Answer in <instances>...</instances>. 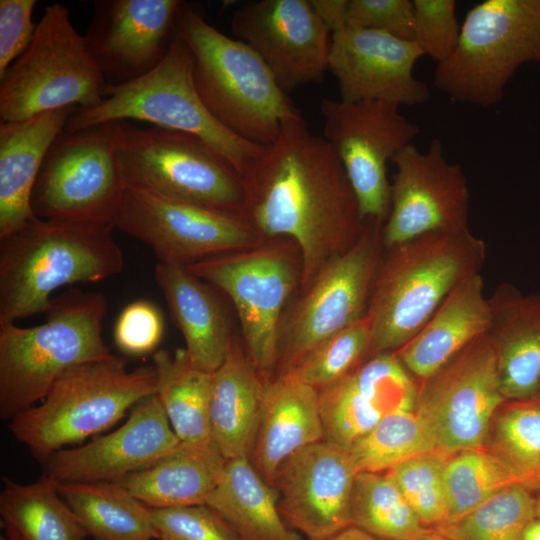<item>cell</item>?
<instances>
[{
  "label": "cell",
  "mask_w": 540,
  "mask_h": 540,
  "mask_svg": "<svg viewBox=\"0 0 540 540\" xmlns=\"http://www.w3.org/2000/svg\"><path fill=\"white\" fill-rule=\"evenodd\" d=\"M243 179L244 218L264 240L287 238L298 247L299 291L361 236L365 220L346 172L302 116L283 125Z\"/></svg>",
  "instance_id": "obj_1"
},
{
  "label": "cell",
  "mask_w": 540,
  "mask_h": 540,
  "mask_svg": "<svg viewBox=\"0 0 540 540\" xmlns=\"http://www.w3.org/2000/svg\"><path fill=\"white\" fill-rule=\"evenodd\" d=\"M486 256V243L470 229L384 248L365 314L371 329L366 359L404 346L454 288L481 273Z\"/></svg>",
  "instance_id": "obj_2"
},
{
  "label": "cell",
  "mask_w": 540,
  "mask_h": 540,
  "mask_svg": "<svg viewBox=\"0 0 540 540\" xmlns=\"http://www.w3.org/2000/svg\"><path fill=\"white\" fill-rule=\"evenodd\" d=\"M174 36L193 54L195 86L205 107L236 136L267 147L286 122L302 116L261 57L210 25L195 5L182 2Z\"/></svg>",
  "instance_id": "obj_3"
},
{
  "label": "cell",
  "mask_w": 540,
  "mask_h": 540,
  "mask_svg": "<svg viewBox=\"0 0 540 540\" xmlns=\"http://www.w3.org/2000/svg\"><path fill=\"white\" fill-rule=\"evenodd\" d=\"M113 227L36 220L0 239V324L46 313L51 295L124 269Z\"/></svg>",
  "instance_id": "obj_4"
},
{
  "label": "cell",
  "mask_w": 540,
  "mask_h": 540,
  "mask_svg": "<svg viewBox=\"0 0 540 540\" xmlns=\"http://www.w3.org/2000/svg\"><path fill=\"white\" fill-rule=\"evenodd\" d=\"M107 308L102 293L70 288L52 298L44 323L0 324L1 419L43 400L73 367L114 356L102 335Z\"/></svg>",
  "instance_id": "obj_5"
},
{
  "label": "cell",
  "mask_w": 540,
  "mask_h": 540,
  "mask_svg": "<svg viewBox=\"0 0 540 540\" xmlns=\"http://www.w3.org/2000/svg\"><path fill=\"white\" fill-rule=\"evenodd\" d=\"M127 364L126 358L114 355L73 367L56 381L40 405L10 420L11 434L43 461L107 430L139 402L156 394L153 365L129 370Z\"/></svg>",
  "instance_id": "obj_6"
},
{
  "label": "cell",
  "mask_w": 540,
  "mask_h": 540,
  "mask_svg": "<svg viewBox=\"0 0 540 540\" xmlns=\"http://www.w3.org/2000/svg\"><path fill=\"white\" fill-rule=\"evenodd\" d=\"M128 120L195 136L227 159L242 176L265 148L236 136L211 115L195 86L193 54L176 38L156 68L132 82L107 85L102 102L93 108L76 109L64 130Z\"/></svg>",
  "instance_id": "obj_7"
},
{
  "label": "cell",
  "mask_w": 540,
  "mask_h": 540,
  "mask_svg": "<svg viewBox=\"0 0 540 540\" xmlns=\"http://www.w3.org/2000/svg\"><path fill=\"white\" fill-rule=\"evenodd\" d=\"M116 143L126 188L244 218L243 176L202 140L118 121Z\"/></svg>",
  "instance_id": "obj_8"
},
{
  "label": "cell",
  "mask_w": 540,
  "mask_h": 540,
  "mask_svg": "<svg viewBox=\"0 0 540 540\" xmlns=\"http://www.w3.org/2000/svg\"><path fill=\"white\" fill-rule=\"evenodd\" d=\"M527 62H540V0H485L468 10L433 83L454 101L490 107Z\"/></svg>",
  "instance_id": "obj_9"
},
{
  "label": "cell",
  "mask_w": 540,
  "mask_h": 540,
  "mask_svg": "<svg viewBox=\"0 0 540 540\" xmlns=\"http://www.w3.org/2000/svg\"><path fill=\"white\" fill-rule=\"evenodd\" d=\"M106 87L70 11L54 3L45 8L29 47L0 79V119L18 122L57 109L93 108Z\"/></svg>",
  "instance_id": "obj_10"
},
{
  "label": "cell",
  "mask_w": 540,
  "mask_h": 540,
  "mask_svg": "<svg viewBox=\"0 0 540 540\" xmlns=\"http://www.w3.org/2000/svg\"><path fill=\"white\" fill-rule=\"evenodd\" d=\"M186 268L231 299L250 361L267 383L273 380L284 308L300 286L301 259L296 244L287 238L265 239L256 247Z\"/></svg>",
  "instance_id": "obj_11"
},
{
  "label": "cell",
  "mask_w": 540,
  "mask_h": 540,
  "mask_svg": "<svg viewBox=\"0 0 540 540\" xmlns=\"http://www.w3.org/2000/svg\"><path fill=\"white\" fill-rule=\"evenodd\" d=\"M116 138L117 122L63 130L50 146L34 184V215L115 228L126 191Z\"/></svg>",
  "instance_id": "obj_12"
},
{
  "label": "cell",
  "mask_w": 540,
  "mask_h": 540,
  "mask_svg": "<svg viewBox=\"0 0 540 540\" xmlns=\"http://www.w3.org/2000/svg\"><path fill=\"white\" fill-rule=\"evenodd\" d=\"M383 222L365 220L361 236L331 260L283 317L276 375H284L323 341L363 318L384 250Z\"/></svg>",
  "instance_id": "obj_13"
},
{
  "label": "cell",
  "mask_w": 540,
  "mask_h": 540,
  "mask_svg": "<svg viewBox=\"0 0 540 540\" xmlns=\"http://www.w3.org/2000/svg\"><path fill=\"white\" fill-rule=\"evenodd\" d=\"M420 382L414 411L437 450L453 455L482 448L495 414L507 401L500 390L497 356L488 333Z\"/></svg>",
  "instance_id": "obj_14"
},
{
  "label": "cell",
  "mask_w": 540,
  "mask_h": 540,
  "mask_svg": "<svg viewBox=\"0 0 540 540\" xmlns=\"http://www.w3.org/2000/svg\"><path fill=\"white\" fill-rule=\"evenodd\" d=\"M398 108L384 101L320 102L323 138L340 160L364 220L386 221L391 187L387 163L420 133Z\"/></svg>",
  "instance_id": "obj_15"
},
{
  "label": "cell",
  "mask_w": 540,
  "mask_h": 540,
  "mask_svg": "<svg viewBox=\"0 0 540 540\" xmlns=\"http://www.w3.org/2000/svg\"><path fill=\"white\" fill-rule=\"evenodd\" d=\"M115 228L147 245L159 263H193L260 245L244 218L126 188Z\"/></svg>",
  "instance_id": "obj_16"
},
{
  "label": "cell",
  "mask_w": 540,
  "mask_h": 540,
  "mask_svg": "<svg viewBox=\"0 0 540 540\" xmlns=\"http://www.w3.org/2000/svg\"><path fill=\"white\" fill-rule=\"evenodd\" d=\"M392 162L390 208L382 230L385 249L430 233L469 229L468 180L460 165L447 160L441 140L433 139L425 152L412 143Z\"/></svg>",
  "instance_id": "obj_17"
},
{
  "label": "cell",
  "mask_w": 540,
  "mask_h": 540,
  "mask_svg": "<svg viewBox=\"0 0 540 540\" xmlns=\"http://www.w3.org/2000/svg\"><path fill=\"white\" fill-rule=\"evenodd\" d=\"M231 31L265 62L286 93L320 82L328 69L331 33L310 0H258L232 15Z\"/></svg>",
  "instance_id": "obj_18"
},
{
  "label": "cell",
  "mask_w": 540,
  "mask_h": 540,
  "mask_svg": "<svg viewBox=\"0 0 540 540\" xmlns=\"http://www.w3.org/2000/svg\"><path fill=\"white\" fill-rule=\"evenodd\" d=\"M357 474L344 447L322 440L299 450L282 463L273 483L282 518L309 540H332L351 526Z\"/></svg>",
  "instance_id": "obj_19"
},
{
  "label": "cell",
  "mask_w": 540,
  "mask_h": 540,
  "mask_svg": "<svg viewBox=\"0 0 540 540\" xmlns=\"http://www.w3.org/2000/svg\"><path fill=\"white\" fill-rule=\"evenodd\" d=\"M180 0H97L85 39L107 85L156 68L175 40Z\"/></svg>",
  "instance_id": "obj_20"
},
{
  "label": "cell",
  "mask_w": 540,
  "mask_h": 540,
  "mask_svg": "<svg viewBox=\"0 0 540 540\" xmlns=\"http://www.w3.org/2000/svg\"><path fill=\"white\" fill-rule=\"evenodd\" d=\"M424 56L415 42L388 33L346 25L331 35L328 69L341 101H384L421 105L430 98L426 83L413 74Z\"/></svg>",
  "instance_id": "obj_21"
},
{
  "label": "cell",
  "mask_w": 540,
  "mask_h": 540,
  "mask_svg": "<svg viewBox=\"0 0 540 540\" xmlns=\"http://www.w3.org/2000/svg\"><path fill=\"white\" fill-rule=\"evenodd\" d=\"M179 443L155 394L134 406L115 431L51 454L43 460L45 473L59 483L119 482L165 456Z\"/></svg>",
  "instance_id": "obj_22"
},
{
  "label": "cell",
  "mask_w": 540,
  "mask_h": 540,
  "mask_svg": "<svg viewBox=\"0 0 540 540\" xmlns=\"http://www.w3.org/2000/svg\"><path fill=\"white\" fill-rule=\"evenodd\" d=\"M395 352L365 359L318 391L324 440L350 448L385 417L415 409L419 385Z\"/></svg>",
  "instance_id": "obj_23"
},
{
  "label": "cell",
  "mask_w": 540,
  "mask_h": 540,
  "mask_svg": "<svg viewBox=\"0 0 540 540\" xmlns=\"http://www.w3.org/2000/svg\"><path fill=\"white\" fill-rule=\"evenodd\" d=\"M324 440L319 392L292 374L267 383L249 461L273 486L284 461L299 450Z\"/></svg>",
  "instance_id": "obj_24"
},
{
  "label": "cell",
  "mask_w": 540,
  "mask_h": 540,
  "mask_svg": "<svg viewBox=\"0 0 540 540\" xmlns=\"http://www.w3.org/2000/svg\"><path fill=\"white\" fill-rule=\"evenodd\" d=\"M488 300L487 333L497 356L501 393L506 400L535 397L540 391V294L501 283Z\"/></svg>",
  "instance_id": "obj_25"
},
{
  "label": "cell",
  "mask_w": 540,
  "mask_h": 540,
  "mask_svg": "<svg viewBox=\"0 0 540 540\" xmlns=\"http://www.w3.org/2000/svg\"><path fill=\"white\" fill-rule=\"evenodd\" d=\"M77 108L0 123V239L37 219L31 195L45 156Z\"/></svg>",
  "instance_id": "obj_26"
},
{
  "label": "cell",
  "mask_w": 540,
  "mask_h": 540,
  "mask_svg": "<svg viewBox=\"0 0 540 540\" xmlns=\"http://www.w3.org/2000/svg\"><path fill=\"white\" fill-rule=\"evenodd\" d=\"M490 320L484 281L477 273L454 288L417 334L395 354L417 380L423 381L487 333Z\"/></svg>",
  "instance_id": "obj_27"
},
{
  "label": "cell",
  "mask_w": 540,
  "mask_h": 540,
  "mask_svg": "<svg viewBox=\"0 0 540 540\" xmlns=\"http://www.w3.org/2000/svg\"><path fill=\"white\" fill-rule=\"evenodd\" d=\"M155 281L166 299L171 318L185 340L192 364L214 372L224 361L234 334L212 288L186 267L157 263Z\"/></svg>",
  "instance_id": "obj_28"
},
{
  "label": "cell",
  "mask_w": 540,
  "mask_h": 540,
  "mask_svg": "<svg viewBox=\"0 0 540 540\" xmlns=\"http://www.w3.org/2000/svg\"><path fill=\"white\" fill-rule=\"evenodd\" d=\"M266 385L234 336L224 361L213 372L209 406L211 440L227 460L249 456Z\"/></svg>",
  "instance_id": "obj_29"
},
{
  "label": "cell",
  "mask_w": 540,
  "mask_h": 540,
  "mask_svg": "<svg viewBox=\"0 0 540 540\" xmlns=\"http://www.w3.org/2000/svg\"><path fill=\"white\" fill-rule=\"evenodd\" d=\"M227 463L212 440L180 441L171 452L119 483L151 509L205 504Z\"/></svg>",
  "instance_id": "obj_30"
},
{
  "label": "cell",
  "mask_w": 540,
  "mask_h": 540,
  "mask_svg": "<svg viewBox=\"0 0 540 540\" xmlns=\"http://www.w3.org/2000/svg\"><path fill=\"white\" fill-rule=\"evenodd\" d=\"M205 504L219 512L242 540H302L278 509V496L248 457L228 460Z\"/></svg>",
  "instance_id": "obj_31"
},
{
  "label": "cell",
  "mask_w": 540,
  "mask_h": 540,
  "mask_svg": "<svg viewBox=\"0 0 540 540\" xmlns=\"http://www.w3.org/2000/svg\"><path fill=\"white\" fill-rule=\"evenodd\" d=\"M0 515L14 540H85L88 534L48 474L30 484L3 477Z\"/></svg>",
  "instance_id": "obj_32"
},
{
  "label": "cell",
  "mask_w": 540,
  "mask_h": 540,
  "mask_svg": "<svg viewBox=\"0 0 540 540\" xmlns=\"http://www.w3.org/2000/svg\"><path fill=\"white\" fill-rule=\"evenodd\" d=\"M58 489L93 540L155 538L150 508L119 482H66Z\"/></svg>",
  "instance_id": "obj_33"
},
{
  "label": "cell",
  "mask_w": 540,
  "mask_h": 540,
  "mask_svg": "<svg viewBox=\"0 0 540 540\" xmlns=\"http://www.w3.org/2000/svg\"><path fill=\"white\" fill-rule=\"evenodd\" d=\"M156 395L180 441H211L209 406L213 372L195 367L185 350L161 349L152 357Z\"/></svg>",
  "instance_id": "obj_34"
},
{
  "label": "cell",
  "mask_w": 540,
  "mask_h": 540,
  "mask_svg": "<svg viewBox=\"0 0 540 540\" xmlns=\"http://www.w3.org/2000/svg\"><path fill=\"white\" fill-rule=\"evenodd\" d=\"M351 526L385 540H420L432 530L420 522L386 472L356 475Z\"/></svg>",
  "instance_id": "obj_35"
},
{
  "label": "cell",
  "mask_w": 540,
  "mask_h": 540,
  "mask_svg": "<svg viewBox=\"0 0 540 540\" xmlns=\"http://www.w3.org/2000/svg\"><path fill=\"white\" fill-rule=\"evenodd\" d=\"M493 420L491 450L529 488H540V397L507 400Z\"/></svg>",
  "instance_id": "obj_36"
},
{
  "label": "cell",
  "mask_w": 540,
  "mask_h": 540,
  "mask_svg": "<svg viewBox=\"0 0 540 540\" xmlns=\"http://www.w3.org/2000/svg\"><path fill=\"white\" fill-rule=\"evenodd\" d=\"M536 517V498L530 489L509 485L458 519L434 531L451 540H523Z\"/></svg>",
  "instance_id": "obj_37"
},
{
  "label": "cell",
  "mask_w": 540,
  "mask_h": 540,
  "mask_svg": "<svg viewBox=\"0 0 540 540\" xmlns=\"http://www.w3.org/2000/svg\"><path fill=\"white\" fill-rule=\"evenodd\" d=\"M357 473L386 472L393 467L439 452L415 411L393 413L348 448Z\"/></svg>",
  "instance_id": "obj_38"
},
{
  "label": "cell",
  "mask_w": 540,
  "mask_h": 540,
  "mask_svg": "<svg viewBox=\"0 0 540 540\" xmlns=\"http://www.w3.org/2000/svg\"><path fill=\"white\" fill-rule=\"evenodd\" d=\"M516 483H519L516 477L490 451L476 448L451 455L445 467L449 503L446 523L458 519L499 490Z\"/></svg>",
  "instance_id": "obj_39"
},
{
  "label": "cell",
  "mask_w": 540,
  "mask_h": 540,
  "mask_svg": "<svg viewBox=\"0 0 540 540\" xmlns=\"http://www.w3.org/2000/svg\"><path fill=\"white\" fill-rule=\"evenodd\" d=\"M451 455L433 452L386 471L420 522L432 530L447 522L449 503L445 467Z\"/></svg>",
  "instance_id": "obj_40"
},
{
  "label": "cell",
  "mask_w": 540,
  "mask_h": 540,
  "mask_svg": "<svg viewBox=\"0 0 540 540\" xmlns=\"http://www.w3.org/2000/svg\"><path fill=\"white\" fill-rule=\"evenodd\" d=\"M371 340L366 315L315 347L292 374L318 391L334 384L367 357Z\"/></svg>",
  "instance_id": "obj_41"
},
{
  "label": "cell",
  "mask_w": 540,
  "mask_h": 540,
  "mask_svg": "<svg viewBox=\"0 0 540 540\" xmlns=\"http://www.w3.org/2000/svg\"><path fill=\"white\" fill-rule=\"evenodd\" d=\"M150 510L158 540H242L227 520L207 504Z\"/></svg>",
  "instance_id": "obj_42"
},
{
  "label": "cell",
  "mask_w": 540,
  "mask_h": 540,
  "mask_svg": "<svg viewBox=\"0 0 540 540\" xmlns=\"http://www.w3.org/2000/svg\"><path fill=\"white\" fill-rule=\"evenodd\" d=\"M413 42L424 55L438 63L447 59L456 47L461 26L454 0H413Z\"/></svg>",
  "instance_id": "obj_43"
},
{
  "label": "cell",
  "mask_w": 540,
  "mask_h": 540,
  "mask_svg": "<svg viewBox=\"0 0 540 540\" xmlns=\"http://www.w3.org/2000/svg\"><path fill=\"white\" fill-rule=\"evenodd\" d=\"M164 332V320L158 307L145 300L127 305L117 318L114 341L125 354L140 356L155 350Z\"/></svg>",
  "instance_id": "obj_44"
},
{
  "label": "cell",
  "mask_w": 540,
  "mask_h": 540,
  "mask_svg": "<svg viewBox=\"0 0 540 540\" xmlns=\"http://www.w3.org/2000/svg\"><path fill=\"white\" fill-rule=\"evenodd\" d=\"M346 23L382 31L413 41L414 5L411 0H348Z\"/></svg>",
  "instance_id": "obj_45"
},
{
  "label": "cell",
  "mask_w": 540,
  "mask_h": 540,
  "mask_svg": "<svg viewBox=\"0 0 540 540\" xmlns=\"http://www.w3.org/2000/svg\"><path fill=\"white\" fill-rule=\"evenodd\" d=\"M35 0H0V79L31 44Z\"/></svg>",
  "instance_id": "obj_46"
},
{
  "label": "cell",
  "mask_w": 540,
  "mask_h": 540,
  "mask_svg": "<svg viewBox=\"0 0 540 540\" xmlns=\"http://www.w3.org/2000/svg\"><path fill=\"white\" fill-rule=\"evenodd\" d=\"M310 3L331 35L347 25L348 0H310Z\"/></svg>",
  "instance_id": "obj_47"
},
{
  "label": "cell",
  "mask_w": 540,
  "mask_h": 540,
  "mask_svg": "<svg viewBox=\"0 0 540 540\" xmlns=\"http://www.w3.org/2000/svg\"><path fill=\"white\" fill-rule=\"evenodd\" d=\"M332 540H385L376 537L360 528L349 526L338 533Z\"/></svg>",
  "instance_id": "obj_48"
},
{
  "label": "cell",
  "mask_w": 540,
  "mask_h": 540,
  "mask_svg": "<svg viewBox=\"0 0 540 540\" xmlns=\"http://www.w3.org/2000/svg\"><path fill=\"white\" fill-rule=\"evenodd\" d=\"M523 540H540V520L535 519L526 529Z\"/></svg>",
  "instance_id": "obj_49"
},
{
  "label": "cell",
  "mask_w": 540,
  "mask_h": 540,
  "mask_svg": "<svg viewBox=\"0 0 540 540\" xmlns=\"http://www.w3.org/2000/svg\"><path fill=\"white\" fill-rule=\"evenodd\" d=\"M420 540H451L438 532L431 530L426 536L421 538Z\"/></svg>",
  "instance_id": "obj_50"
},
{
  "label": "cell",
  "mask_w": 540,
  "mask_h": 540,
  "mask_svg": "<svg viewBox=\"0 0 540 540\" xmlns=\"http://www.w3.org/2000/svg\"><path fill=\"white\" fill-rule=\"evenodd\" d=\"M535 498H536V517L538 520H540V493Z\"/></svg>",
  "instance_id": "obj_51"
},
{
  "label": "cell",
  "mask_w": 540,
  "mask_h": 540,
  "mask_svg": "<svg viewBox=\"0 0 540 540\" xmlns=\"http://www.w3.org/2000/svg\"><path fill=\"white\" fill-rule=\"evenodd\" d=\"M0 540H14L12 537H10L6 532L1 534Z\"/></svg>",
  "instance_id": "obj_52"
},
{
  "label": "cell",
  "mask_w": 540,
  "mask_h": 540,
  "mask_svg": "<svg viewBox=\"0 0 540 540\" xmlns=\"http://www.w3.org/2000/svg\"><path fill=\"white\" fill-rule=\"evenodd\" d=\"M537 396H539V397H540V391H539V394H538Z\"/></svg>",
  "instance_id": "obj_53"
}]
</instances>
